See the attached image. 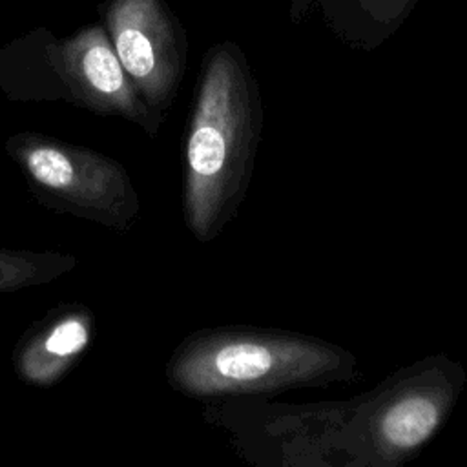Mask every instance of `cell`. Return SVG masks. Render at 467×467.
<instances>
[{
	"label": "cell",
	"instance_id": "obj_1",
	"mask_svg": "<svg viewBox=\"0 0 467 467\" xmlns=\"http://www.w3.org/2000/svg\"><path fill=\"white\" fill-rule=\"evenodd\" d=\"M467 383L462 363L436 352L350 400L290 403L266 396L208 401L204 420L235 452L265 467H398L445 425Z\"/></svg>",
	"mask_w": 467,
	"mask_h": 467
},
{
	"label": "cell",
	"instance_id": "obj_2",
	"mask_svg": "<svg viewBox=\"0 0 467 467\" xmlns=\"http://www.w3.org/2000/svg\"><path fill=\"white\" fill-rule=\"evenodd\" d=\"M261 133L263 100L246 55L221 42L202 60L184 135L182 217L197 241H213L237 217Z\"/></svg>",
	"mask_w": 467,
	"mask_h": 467
},
{
	"label": "cell",
	"instance_id": "obj_3",
	"mask_svg": "<svg viewBox=\"0 0 467 467\" xmlns=\"http://www.w3.org/2000/svg\"><path fill=\"white\" fill-rule=\"evenodd\" d=\"M164 376L182 396L217 401L352 383L361 368L348 348L317 336L226 325L188 334L168 358Z\"/></svg>",
	"mask_w": 467,
	"mask_h": 467
},
{
	"label": "cell",
	"instance_id": "obj_4",
	"mask_svg": "<svg viewBox=\"0 0 467 467\" xmlns=\"http://www.w3.org/2000/svg\"><path fill=\"white\" fill-rule=\"evenodd\" d=\"M4 150L44 206L120 234L137 221L140 199L117 159L38 131L9 135Z\"/></svg>",
	"mask_w": 467,
	"mask_h": 467
},
{
	"label": "cell",
	"instance_id": "obj_5",
	"mask_svg": "<svg viewBox=\"0 0 467 467\" xmlns=\"http://www.w3.org/2000/svg\"><path fill=\"white\" fill-rule=\"evenodd\" d=\"M113 49L140 97L159 113L171 106L186 62V42L159 0H117L108 15Z\"/></svg>",
	"mask_w": 467,
	"mask_h": 467
},
{
	"label": "cell",
	"instance_id": "obj_6",
	"mask_svg": "<svg viewBox=\"0 0 467 467\" xmlns=\"http://www.w3.org/2000/svg\"><path fill=\"white\" fill-rule=\"evenodd\" d=\"M53 69L57 80L49 100L64 99L99 115L120 117L148 137H157L164 115L140 97L104 31L88 29L66 42L53 60Z\"/></svg>",
	"mask_w": 467,
	"mask_h": 467
},
{
	"label": "cell",
	"instance_id": "obj_7",
	"mask_svg": "<svg viewBox=\"0 0 467 467\" xmlns=\"http://www.w3.org/2000/svg\"><path fill=\"white\" fill-rule=\"evenodd\" d=\"M93 334L95 314L88 305H57L20 336L13 348V368L26 385L53 387L88 350Z\"/></svg>",
	"mask_w": 467,
	"mask_h": 467
},
{
	"label": "cell",
	"instance_id": "obj_8",
	"mask_svg": "<svg viewBox=\"0 0 467 467\" xmlns=\"http://www.w3.org/2000/svg\"><path fill=\"white\" fill-rule=\"evenodd\" d=\"M327 27L348 47L374 51L410 16L420 0H314Z\"/></svg>",
	"mask_w": 467,
	"mask_h": 467
},
{
	"label": "cell",
	"instance_id": "obj_9",
	"mask_svg": "<svg viewBox=\"0 0 467 467\" xmlns=\"http://www.w3.org/2000/svg\"><path fill=\"white\" fill-rule=\"evenodd\" d=\"M77 265L66 252L0 246V296L57 281Z\"/></svg>",
	"mask_w": 467,
	"mask_h": 467
}]
</instances>
